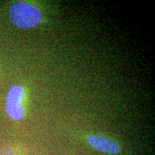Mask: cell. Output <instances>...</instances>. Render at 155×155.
Listing matches in <instances>:
<instances>
[{"label":"cell","instance_id":"7a4b0ae2","mask_svg":"<svg viewBox=\"0 0 155 155\" xmlns=\"http://www.w3.org/2000/svg\"><path fill=\"white\" fill-rule=\"evenodd\" d=\"M25 91L22 86L15 85L9 89L6 97V111L7 115L15 121L22 119L25 116V109L22 105Z\"/></svg>","mask_w":155,"mask_h":155},{"label":"cell","instance_id":"277c9868","mask_svg":"<svg viewBox=\"0 0 155 155\" xmlns=\"http://www.w3.org/2000/svg\"><path fill=\"white\" fill-rule=\"evenodd\" d=\"M0 155H16L9 147H4L0 152Z\"/></svg>","mask_w":155,"mask_h":155},{"label":"cell","instance_id":"3957f363","mask_svg":"<svg viewBox=\"0 0 155 155\" xmlns=\"http://www.w3.org/2000/svg\"><path fill=\"white\" fill-rule=\"evenodd\" d=\"M93 148L108 154H116L120 152L119 144L113 139L100 135H90L87 139Z\"/></svg>","mask_w":155,"mask_h":155},{"label":"cell","instance_id":"6da1fadb","mask_svg":"<svg viewBox=\"0 0 155 155\" xmlns=\"http://www.w3.org/2000/svg\"><path fill=\"white\" fill-rule=\"evenodd\" d=\"M11 22L20 29L33 28L41 22L42 13L33 4L27 2H16L9 9Z\"/></svg>","mask_w":155,"mask_h":155}]
</instances>
